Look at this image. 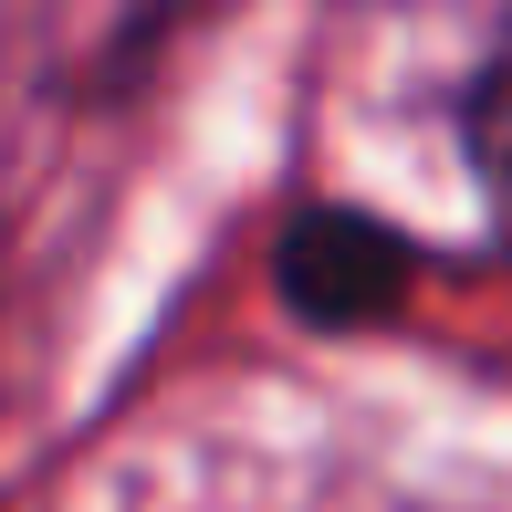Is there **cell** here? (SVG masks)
<instances>
[{"label": "cell", "instance_id": "cell-1", "mask_svg": "<svg viewBox=\"0 0 512 512\" xmlns=\"http://www.w3.org/2000/svg\"><path fill=\"white\" fill-rule=\"evenodd\" d=\"M408 283V241L377 220H356V209H314V220H293L283 241V293L304 304L314 324H366L387 314Z\"/></svg>", "mask_w": 512, "mask_h": 512}, {"label": "cell", "instance_id": "cell-2", "mask_svg": "<svg viewBox=\"0 0 512 512\" xmlns=\"http://www.w3.org/2000/svg\"><path fill=\"white\" fill-rule=\"evenodd\" d=\"M471 168H481L492 220L512 230V42L481 63V84H471Z\"/></svg>", "mask_w": 512, "mask_h": 512}]
</instances>
